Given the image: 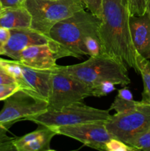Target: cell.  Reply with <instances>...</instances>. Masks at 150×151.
Here are the masks:
<instances>
[{"label":"cell","instance_id":"5","mask_svg":"<svg viewBox=\"0 0 150 151\" xmlns=\"http://www.w3.org/2000/svg\"><path fill=\"white\" fill-rule=\"evenodd\" d=\"M109 110L95 109L82 103L66 106L60 110L48 109L45 112L26 118L38 125L57 128L87 122H105L110 117Z\"/></svg>","mask_w":150,"mask_h":151},{"label":"cell","instance_id":"28","mask_svg":"<svg viewBox=\"0 0 150 151\" xmlns=\"http://www.w3.org/2000/svg\"><path fill=\"white\" fill-rule=\"evenodd\" d=\"M15 83L16 81L0 66V85H9Z\"/></svg>","mask_w":150,"mask_h":151},{"label":"cell","instance_id":"29","mask_svg":"<svg viewBox=\"0 0 150 151\" xmlns=\"http://www.w3.org/2000/svg\"><path fill=\"white\" fill-rule=\"evenodd\" d=\"M147 11H148L149 13L150 14V0H149V4H148V8H147Z\"/></svg>","mask_w":150,"mask_h":151},{"label":"cell","instance_id":"26","mask_svg":"<svg viewBox=\"0 0 150 151\" xmlns=\"http://www.w3.org/2000/svg\"><path fill=\"white\" fill-rule=\"evenodd\" d=\"M10 35V29L0 27V55H3L4 53V47L8 41Z\"/></svg>","mask_w":150,"mask_h":151},{"label":"cell","instance_id":"12","mask_svg":"<svg viewBox=\"0 0 150 151\" xmlns=\"http://www.w3.org/2000/svg\"><path fill=\"white\" fill-rule=\"evenodd\" d=\"M22 75L28 91L48 102L53 69H38L20 63Z\"/></svg>","mask_w":150,"mask_h":151},{"label":"cell","instance_id":"10","mask_svg":"<svg viewBox=\"0 0 150 151\" xmlns=\"http://www.w3.org/2000/svg\"><path fill=\"white\" fill-rule=\"evenodd\" d=\"M8 41L4 47L3 55L19 60L20 53L25 49L35 45L48 44L49 38L46 35L31 28L12 29Z\"/></svg>","mask_w":150,"mask_h":151},{"label":"cell","instance_id":"14","mask_svg":"<svg viewBox=\"0 0 150 151\" xmlns=\"http://www.w3.org/2000/svg\"><path fill=\"white\" fill-rule=\"evenodd\" d=\"M131 37L135 50L150 59V14L148 11L141 16H129Z\"/></svg>","mask_w":150,"mask_h":151},{"label":"cell","instance_id":"31","mask_svg":"<svg viewBox=\"0 0 150 151\" xmlns=\"http://www.w3.org/2000/svg\"><path fill=\"white\" fill-rule=\"evenodd\" d=\"M1 9H2V6H1V3H0V10H1Z\"/></svg>","mask_w":150,"mask_h":151},{"label":"cell","instance_id":"6","mask_svg":"<svg viewBox=\"0 0 150 151\" xmlns=\"http://www.w3.org/2000/svg\"><path fill=\"white\" fill-rule=\"evenodd\" d=\"M92 96V88L79 80L53 69L51 88L48 100V109L60 110L66 106L82 103L86 97Z\"/></svg>","mask_w":150,"mask_h":151},{"label":"cell","instance_id":"8","mask_svg":"<svg viewBox=\"0 0 150 151\" xmlns=\"http://www.w3.org/2000/svg\"><path fill=\"white\" fill-rule=\"evenodd\" d=\"M48 106L46 100L20 89L5 100L0 111V125H7L42 114L47 110Z\"/></svg>","mask_w":150,"mask_h":151},{"label":"cell","instance_id":"9","mask_svg":"<svg viewBox=\"0 0 150 151\" xmlns=\"http://www.w3.org/2000/svg\"><path fill=\"white\" fill-rule=\"evenodd\" d=\"M53 128L57 135L74 139L85 146L99 151H104L106 142L113 138L106 129L104 122H87Z\"/></svg>","mask_w":150,"mask_h":151},{"label":"cell","instance_id":"24","mask_svg":"<svg viewBox=\"0 0 150 151\" xmlns=\"http://www.w3.org/2000/svg\"><path fill=\"white\" fill-rule=\"evenodd\" d=\"M90 13L101 19L102 14V0H81Z\"/></svg>","mask_w":150,"mask_h":151},{"label":"cell","instance_id":"33","mask_svg":"<svg viewBox=\"0 0 150 151\" xmlns=\"http://www.w3.org/2000/svg\"><path fill=\"white\" fill-rule=\"evenodd\" d=\"M49 1H54V0H49Z\"/></svg>","mask_w":150,"mask_h":151},{"label":"cell","instance_id":"23","mask_svg":"<svg viewBox=\"0 0 150 151\" xmlns=\"http://www.w3.org/2000/svg\"><path fill=\"white\" fill-rule=\"evenodd\" d=\"M104 151H134V150L124 142L111 138L106 142Z\"/></svg>","mask_w":150,"mask_h":151},{"label":"cell","instance_id":"19","mask_svg":"<svg viewBox=\"0 0 150 151\" xmlns=\"http://www.w3.org/2000/svg\"><path fill=\"white\" fill-rule=\"evenodd\" d=\"M134 151H150V128L126 142Z\"/></svg>","mask_w":150,"mask_h":151},{"label":"cell","instance_id":"30","mask_svg":"<svg viewBox=\"0 0 150 151\" xmlns=\"http://www.w3.org/2000/svg\"><path fill=\"white\" fill-rule=\"evenodd\" d=\"M46 151H56V150H51V149H48V150H46Z\"/></svg>","mask_w":150,"mask_h":151},{"label":"cell","instance_id":"32","mask_svg":"<svg viewBox=\"0 0 150 151\" xmlns=\"http://www.w3.org/2000/svg\"><path fill=\"white\" fill-rule=\"evenodd\" d=\"M12 151H16V150H14V149H13V150H12Z\"/></svg>","mask_w":150,"mask_h":151},{"label":"cell","instance_id":"7","mask_svg":"<svg viewBox=\"0 0 150 151\" xmlns=\"http://www.w3.org/2000/svg\"><path fill=\"white\" fill-rule=\"evenodd\" d=\"M104 125L113 138L126 143L150 128V106L141 101L135 109L111 115Z\"/></svg>","mask_w":150,"mask_h":151},{"label":"cell","instance_id":"18","mask_svg":"<svg viewBox=\"0 0 150 151\" xmlns=\"http://www.w3.org/2000/svg\"><path fill=\"white\" fill-rule=\"evenodd\" d=\"M0 66L16 81L21 89L28 91L22 75L20 62L18 60H10L0 58Z\"/></svg>","mask_w":150,"mask_h":151},{"label":"cell","instance_id":"3","mask_svg":"<svg viewBox=\"0 0 150 151\" xmlns=\"http://www.w3.org/2000/svg\"><path fill=\"white\" fill-rule=\"evenodd\" d=\"M57 69L90 87L104 82L125 86L130 83L127 68L113 58L104 54L90 57L81 63L70 66H58Z\"/></svg>","mask_w":150,"mask_h":151},{"label":"cell","instance_id":"4","mask_svg":"<svg viewBox=\"0 0 150 151\" xmlns=\"http://www.w3.org/2000/svg\"><path fill=\"white\" fill-rule=\"evenodd\" d=\"M24 7L32 16L31 29L46 36L56 24L85 9L81 0H26Z\"/></svg>","mask_w":150,"mask_h":151},{"label":"cell","instance_id":"16","mask_svg":"<svg viewBox=\"0 0 150 151\" xmlns=\"http://www.w3.org/2000/svg\"><path fill=\"white\" fill-rule=\"evenodd\" d=\"M141 101H135L133 100L132 92L127 88L119 89L118 94L115 97L114 101L110 106V110H115L116 113H122V112L128 111L129 110L135 109L139 106Z\"/></svg>","mask_w":150,"mask_h":151},{"label":"cell","instance_id":"13","mask_svg":"<svg viewBox=\"0 0 150 151\" xmlns=\"http://www.w3.org/2000/svg\"><path fill=\"white\" fill-rule=\"evenodd\" d=\"M22 64L38 69H54L58 66L49 44L35 45L24 50L18 60Z\"/></svg>","mask_w":150,"mask_h":151},{"label":"cell","instance_id":"20","mask_svg":"<svg viewBox=\"0 0 150 151\" xmlns=\"http://www.w3.org/2000/svg\"><path fill=\"white\" fill-rule=\"evenodd\" d=\"M83 44L87 55L92 57L101 54V44L99 36L88 35L84 38Z\"/></svg>","mask_w":150,"mask_h":151},{"label":"cell","instance_id":"15","mask_svg":"<svg viewBox=\"0 0 150 151\" xmlns=\"http://www.w3.org/2000/svg\"><path fill=\"white\" fill-rule=\"evenodd\" d=\"M32 16L24 7L2 8L0 10V27L7 29L30 28Z\"/></svg>","mask_w":150,"mask_h":151},{"label":"cell","instance_id":"17","mask_svg":"<svg viewBox=\"0 0 150 151\" xmlns=\"http://www.w3.org/2000/svg\"><path fill=\"white\" fill-rule=\"evenodd\" d=\"M136 64L138 72L141 75L144 83L141 102L150 106V61L137 52Z\"/></svg>","mask_w":150,"mask_h":151},{"label":"cell","instance_id":"21","mask_svg":"<svg viewBox=\"0 0 150 151\" xmlns=\"http://www.w3.org/2000/svg\"><path fill=\"white\" fill-rule=\"evenodd\" d=\"M130 16H141L147 11L149 0H126Z\"/></svg>","mask_w":150,"mask_h":151},{"label":"cell","instance_id":"1","mask_svg":"<svg viewBox=\"0 0 150 151\" xmlns=\"http://www.w3.org/2000/svg\"><path fill=\"white\" fill-rule=\"evenodd\" d=\"M126 0H102V14L99 28L101 54L116 59L138 72L136 54L129 28Z\"/></svg>","mask_w":150,"mask_h":151},{"label":"cell","instance_id":"11","mask_svg":"<svg viewBox=\"0 0 150 151\" xmlns=\"http://www.w3.org/2000/svg\"><path fill=\"white\" fill-rule=\"evenodd\" d=\"M56 135L53 128L38 125L35 131L15 139L13 147L16 151H46L49 149L50 142Z\"/></svg>","mask_w":150,"mask_h":151},{"label":"cell","instance_id":"2","mask_svg":"<svg viewBox=\"0 0 150 151\" xmlns=\"http://www.w3.org/2000/svg\"><path fill=\"white\" fill-rule=\"evenodd\" d=\"M101 19L85 9L56 24L49 32V45L55 58L87 55L83 40L88 35L99 36Z\"/></svg>","mask_w":150,"mask_h":151},{"label":"cell","instance_id":"25","mask_svg":"<svg viewBox=\"0 0 150 151\" xmlns=\"http://www.w3.org/2000/svg\"><path fill=\"white\" fill-rule=\"evenodd\" d=\"M20 89L17 83L9 85H0V100H5Z\"/></svg>","mask_w":150,"mask_h":151},{"label":"cell","instance_id":"22","mask_svg":"<svg viewBox=\"0 0 150 151\" xmlns=\"http://www.w3.org/2000/svg\"><path fill=\"white\" fill-rule=\"evenodd\" d=\"M91 88H92V96L98 97L107 95L116 90L115 84L111 82L101 83Z\"/></svg>","mask_w":150,"mask_h":151},{"label":"cell","instance_id":"27","mask_svg":"<svg viewBox=\"0 0 150 151\" xmlns=\"http://www.w3.org/2000/svg\"><path fill=\"white\" fill-rule=\"evenodd\" d=\"M26 0H0L2 8L24 7Z\"/></svg>","mask_w":150,"mask_h":151}]
</instances>
